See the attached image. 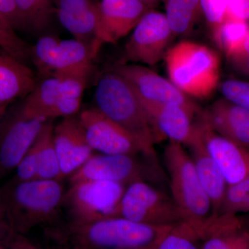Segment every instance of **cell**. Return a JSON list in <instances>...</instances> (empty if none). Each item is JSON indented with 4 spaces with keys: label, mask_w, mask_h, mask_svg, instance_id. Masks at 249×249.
<instances>
[{
    "label": "cell",
    "mask_w": 249,
    "mask_h": 249,
    "mask_svg": "<svg viewBox=\"0 0 249 249\" xmlns=\"http://www.w3.org/2000/svg\"><path fill=\"white\" fill-rule=\"evenodd\" d=\"M65 190L62 181L11 179L0 186V208L16 235L36 227L59 224Z\"/></svg>",
    "instance_id": "1"
},
{
    "label": "cell",
    "mask_w": 249,
    "mask_h": 249,
    "mask_svg": "<svg viewBox=\"0 0 249 249\" xmlns=\"http://www.w3.org/2000/svg\"><path fill=\"white\" fill-rule=\"evenodd\" d=\"M174 225H152L122 217L58 227V238L70 249H143L151 247Z\"/></svg>",
    "instance_id": "2"
},
{
    "label": "cell",
    "mask_w": 249,
    "mask_h": 249,
    "mask_svg": "<svg viewBox=\"0 0 249 249\" xmlns=\"http://www.w3.org/2000/svg\"><path fill=\"white\" fill-rule=\"evenodd\" d=\"M172 198L182 214L183 222L205 240L214 217L212 204L198 178L194 163L180 142L170 141L164 150Z\"/></svg>",
    "instance_id": "3"
},
{
    "label": "cell",
    "mask_w": 249,
    "mask_h": 249,
    "mask_svg": "<svg viewBox=\"0 0 249 249\" xmlns=\"http://www.w3.org/2000/svg\"><path fill=\"white\" fill-rule=\"evenodd\" d=\"M95 101L101 112L135 139L145 157L155 160L151 124L137 93L122 76L112 71L103 74L96 85Z\"/></svg>",
    "instance_id": "4"
},
{
    "label": "cell",
    "mask_w": 249,
    "mask_h": 249,
    "mask_svg": "<svg viewBox=\"0 0 249 249\" xmlns=\"http://www.w3.org/2000/svg\"><path fill=\"white\" fill-rule=\"evenodd\" d=\"M170 81L187 96L206 99L217 88L220 61L207 46L181 41L164 56Z\"/></svg>",
    "instance_id": "5"
},
{
    "label": "cell",
    "mask_w": 249,
    "mask_h": 249,
    "mask_svg": "<svg viewBox=\"0 0 249 249\" xmlns=\"http://www.w3.org/2000/svg\"><path fill=\"white\" fill-rule=\"evenodd\" d=\"M95 58L91 47L76 40L44 36L32 47L31 60L44 78L49 77L88 80Z\"/></svg>",
    "instance_id": "6"
},
{
    "label": "cell",
    "mask_w": 249,
    "mask_h": 249,
    "mask_svg": "<svg viewBox=\"0 0 249 249\" xmlns=\"http://www.w3.org/2000/svg\"><path fill=\"white\" fill-rule=\"evenodd\" d=\"M126 186L110 181H81L70 184L62 209L69 223L85 224L117 217Z\"/></svg>",
    "instance_id": "7"
},
{
    "label": "cell",
    "mask_w": 249,
    "mask_h": 249,
    "mask_svg": "<svg viewBox=\"0 0 249 249\" xmlns=\"http://www.w3.org/2000/svg\"><path fill=\"white\" fill-rule=\"evenodd\" d=\"M88 80L49 77L37 83L19 107L28 116L53 120L76 115Z\"/></svg>",
    "instance_id": "8"
},
{
    "label": "cell",
    "mask_w": 249,
    "mask_h": 249,
    "mask_svg": "<svg viewBox=\"0 0 249 249\" xmlns=\"http://www.w3.org/2000/svg\"><path fill=\"white\" fill-rule=\"evenodd\" d=\"M117 217L152 225H174L183 222L173 198L142 180L126 186Z\"/></svg>",
    "instance_id": "9"
},
{
    "label": "cell",
    "mask_w": 249,
    "mask_h": 249,
    "mask_svg": "<svg viewBox=\"0 0 249 249\" xmlns=\"http://www.w3.org/2000/svg\"><path fill=\"white\" fill-rule=\"evenodd\" d=\"M47 121L27 115L19 106L8 111L0 123V181L15 171Z\"/></svg>",
    "instance_id": "10"
},
{
    "label": "cell",
    "mask_w": 249,
    "mask_h": 249,
    "mask_svg": "<svg viewBox=\"0 0 249 249\" xmlns=\"http://www.w3.org/2000/svg\"><path fill=\"white\" fill-rule=\"evenodd\" d=\"M173 35L165 15L150 9L132 31L124 46V58L155 65L164 58Z\"/></svg>",
    "instance_id": "11"
},
{
    "label": "cell",
    "mask_w": 249,
    "mask_h": 249,
    "mask_svg": "<svg viewBox=\"0 0 249 249\" xmlns=\"http://www.w3.org/2000/svg\"><path fill=\"white\" fill-rule=\"evenodd\" d=\"M111 71L122 76L130 85L141 101L175 103L184 107L192 116L202 111L171 81L147 67L138 65H119Z\"/></svg>",
    "instance_id": "12"
},
{
    "label": "cell",
    "mask_w": 249,
    "mask_h": 249,
    "mask_svg": "<svg viewBox=\"0 0 249 249\" xmlns=\"http://www.w3.org/2000/svg\"><path fill=\"white\" fill-rule=\"evenodd\" d=\"M78 116L93 151L106 155H143L135 139L97 107L84 109Z\"/></svg>",
    "instance_id": "13"
},
{
    "label": "cell",
    "mask_w": 249,
    "mask_h": 249,
    "mask_svg": "<svg viewBox=\"0 0 249 249\" xmlns=\"http://www.w3.org/2000/svg\"><path fill=\"white\" fill-rule=\"evenodd\" d=\"M145 165L128 155H93L76 172L69 177L70 184L81 181H110L124 186L144 181L147 176Z\"/></svg>",
    "instance_id": "14"
},
{
    "label": "cell",
    "mask_w": 249,
    "mask_h": 249,
    "mask_svg": "<svg viewBox=\"0 0 249 249\" xmlns=\"http://www.w3.org/2000/svg\"><path fill=\"white\" fill-rule=\"evenodd\" d=\"M150 8L141 0H101L94 51L103 44H114L133 31Z\"/></svg>",
    "instance_id": "15"
},
{
    "label": "cell",
    "mask_w": 249,
    "mask_h": 249,
    "mask_svg": "<svg viewBox=\"0 0 249 249\" xmlns=\"http://www.w3.org/2000/svg\"><path fill=\"white\" fill-rule=\"evenodd\" d=\"M196 124L205 145L221 170L228 186L249 178V147L224 138L214 130L205 119L204 111Z\"/></svg>",
    "instance_id": "16"
},
{
    "label": "cell",
    "mask_w": 249,
    "mask_h": 249,
    "mask_svg": "<svg viewBox=\"0 0 249 249\" xmlns=\"http://www.w3.org/2000/svg\"><path fill=\"white\" fill-rule=\"evenodd\" d=\"M53 142L63 178L70 177L93 155L78 115L54 125Z\"/></svg>",
    "instance_id": "17"
},
{
    "label": "cell",
    "mask_w": 249,
    "mask_h": 249,
    "mask_svg": "<svg viewBox=\"0 0 249 249\" xmlns=\"http://www.w3.org/2000/svg\"><path fill=\"white\" fill-rule=\"evenodd\" d=\"M59 22L75 40L91 47L94 45L99 22V1L97 0H53Z\"/></svg>",
    "instance_id": "18"
},
{
    "label": "cell",
    "mask_w": 249,
    "mask_h": 249,
    "mask_svg": "<svg viewBox=\"0 0 249 249\" xmlns=\"http://www.w3.org/2000/svg\"><path fill=\"white\" fill-rule=\"evenodd\" d=\"M141 103L151 124L155 141L168 138L182 145L189 142L194 131V117L184 107L175 103Z\"/></svg>",
    "instance_id": "19"
},
{
    "label": "cell",
    "mask_w": 249,
    "mask_h": 249,
    "mask_svg": "<svg viewBox=\"0 0 249 249\" xmlns=\"http://www.w3.org/2000/svg\"><path fill=\"white\" fill-rule=\"evenodd\" d=\"M186 145L191 149V157L198 178L211 201L213 216L215 217L219 214L228 183L205 145L196 122L194 123V131L191 141Z\"/></svg>",
    "instance_id": "20"
},
{
    "label": "cell",
    "mask_w": 249,
    "mask_h": 249,
    "mask_svg": "<svg viewBox=\"0 0 249 249\" xmlns=\"http://www.w3.org/2000/svg\"><path fill=\"white\" fill-rule=\"evenodd\" d=\"M35 74L27 64L0 49V123L9 106L24 98L37 84Z\"/></svg>",
    "instance_id": "21"
},
{
    "label": "cell",
    "mask_w": 249,
    "mask_h": 249,
    "mask_svg": "<svg viewBox=\"0 0 249 249\" xmlns=\"http://www.w3.org/2000/svg\"><path fill=\"white\" fill-rule=\"evenodd\" d=\"M205 119L219 135L249 147V110L223 98L204 111Z\"/></svg>",
    "instance_id": "22"
},
{
    "label": "cell",
    "mask_w": 249,
    "mask_h": 249,
    "mask_svg": "<svg viewBox=\"0 0 249 249\" xmlns=\"http://www.w3.org/2000/svg\"><path fill=\"white\" fill-rule=\"evenodd\" d=\"M53 128V120L47 121L34 143L37 163V179L62 181L64 178L54 145Z\"/></svg>",
    "instance_id": "23"
},
{
    "label": "cell",
    "mask_w": 249,
    "mask_h": 249,
    "mask_svg": "<svg viewBox=\"0 0 249 249\" xmlns=\"http://www.w3.org/2000/svg\"><path fill=\"white\" fill-rule=\"evenodd\" d=\"M24 31L42 32L55 14L53 0H15Z\"/></svg>",
    "instance_id": "24"
},
{
    "label": "cell",
    "mask_w": 249,
    "mask_h": 249,
    "mask_svg": "<svg viewBox=\"0 0 249 249\" xmlns=\"http://www.w3.org/2000/svg\"><path fill=\"white\" fill-rule=\"evenodd\" d=\"M212 30L216 44L228 58L245 42L249 34V23L224 18Z\"/></svg>",
    "instance_id": "25"
},
{
    "label": "cell",
    "mask_w": 249,
    "mask_h": 249,
    "mask_svg": "<svg viewBox=\"0 0 249 249\" xmlns=\"http://www.w3.org/2000/svg\"><path fill=\"white\" fill-rule=\"evenodd\" d=\"M163 1L165 17L173 34H188L202 15L193 9L185 0Z\"/></svg>",
    "instance_id": "26"
},
{
    "label": "cell",
    "mask_w": 249,
    "mask_h": 249,
    "mask_svg": "<svg viewBox=\"0 0 249 249\" xmlns=\"http://www.w3.org/2000/svg\"><path fill=\"white\" fill-rule=\"evenodd\" d=\"M197 240L196 232L183 222L175 224L155 245L143 249H199L196 244Z\"/></svg>",
    "instance_id": "27"
},
{
    "label": "cell",
    "mask_w": 249,
    "mask_h": 249,
    "mask_svg": "<svg viewBox=\"0 0 249 249\" xmlns=\"http://www.w3.org/2000/svg\"><path fill=\"white\" fill-rule=\"evenodd\" d=\"M249 212V178L228 186L219 214H237Z\"/></svg>",
    "instance_id": "28"
},
{
    "label": "cell",
    "mask_w": 249,
    "mask_h": 249,
    "mask_svg": "<svg viewBox=\"0 0 249 249\" xmlns=\"http://www.w3.org/2000/svg\"><path fill=\"white\" fill-rule=\"evenodd\" d=\"M242 230L240 219L232 216L217 232L205 239L201 249H230L235 236Z\"/></svg>",
    "instance_id": "29"
},
{
    "label": "cell",
    "mask_w": 249,
    "mask_h": 249,
    "mask_svg": "<svg viewBox=\"0 0 249 249\" xmlns=\"http://www.w3.org/2000/svg\"><path fill=\"white\" fill-rule=\"evenodd\" d=\"M0 49L24 63L31 60L32 46L28 45L25 41L23 40L16 34V31L4 27L1 24Z\"/></svg>",
    "instance_id": "30"
},
{
    "label": "cell",
    "mask_w": 249,
    "mask_h": 249,
    "mask_svg": "<svg viewBox=\"0 0 249 249\" xmlns=\"http://www.w3.org/2000/svg\"><path fill=\"white\" fill-rule=\"evenodd\" d=\"M224 98L249 110V83L239 80H228L220 85Z\"/></svg>",
    "instance_id": "31"
},
{
    "label": "cell",
    "mask_w": 249,
    "mask_h": 249,
    "mask_svg": "<svg viewBox=\"0 0 249 249\" xmlns=\"http://www.w3.org/2000/svg\"><path fill=\"white\" fill-rule=\"evenodd\" d=\"M202 14L211 29L222 22L229 0H200Z\"/></svg>",
    "instance_id": "32"
},
{
    "label": "cell",
    "mask_w": 249,
    "mask_h": 249,
    "mask_svg": "<svg viewBox=\"0 0 249 249\" xmlns=\"http://www.w3.org/2000/svg\"><path fill=\"white\" fill-rule=\"evenodd\" d=\"M0 24L15 31H24L15 0H0Z\"/></svg>",
    "instance_id": "33"
},
{
    "label": "cell",
    "mask_w": 249,
    "mask_h": 249,
    "mask_svg": "<svg viewBox=\"0 0 249 249\" xmlns=\"http://www.w3.org/2000/svg\"><path fill=\"white\" fill-rule=\"evenodd\" d=\"M227 58L237 71L249 77V34L240 48Z\"/></svg>",
    "instance_id": "34"
},
{
    "label": "cell",
    "mask_w": 249,
    "mask_h": 249,
    "mask_svg": "<svg viewBox=\"0 0 249 249\" xmlns=\"http://www.w3.org/2000/svg\"><path fill=\"white\" fill-rule=\"evenodd\" d=\"M225 18L249 21V0H229Z\"/></svg>",
    "instance_id": "35"
},
{
    "label": "cell",
    "mask_w": 249,
    "mask_h": 249,
    "mask_svg": "<svg viewBox=\"0 0 249 249\" xmlns=\"http://www.w3.org/2000/svg\"><path fill=\"white\" fill-rule=\"evenodd\" d=\"M15 235L16 234L10 227L4 213L0 208V246L6 245L8 247Z\"/></svg>",
    "instance_id": "36"
},
{
    "label": "cell",
    "mask_w": 249,
    "mask_h": 249,
    "mask_svg": "<svg viewBox=\"0 0 249 249\" xmlns=\"http://www.w3.org/2000/svg\"><path fill=\"white\" fill-rule=\"evenodd\" d=\"M9 248L15 249H51L42 248L27 240L24 236L15 235L8 245Z\"/></svg>",
    "instance_id": "37"
},
{
    "label": "cell",
    "mask_w": 249,
    "mask_h": 249,
    "mask_svg": "<svg viewBox=\"0 0 249 249\" xmlns=\"http://www.w3.org/2000/svg\"><path fill=\"white\" fill-rule=\"evenodd\" d=\"M230 249H249V232L241 231L235 236Z\"/></svg>",
    "instance_id": "38"
},
{
    "label": "cell",
    "mask_w": 249,
    "mask_h": 249,
    "mask_svg": "<svg viewBox=\"0 0 249 249\" xmlns=\"http://www.w3.org/2000/svg\"><path fill=\"white\" fill-rule=\"evenodd\" d=\"M141 1L148 6L149 8L152 9V6H155L156 3L159 2V1H161V0H141Z\"/></svg>",
    "instance_id": "39"
},
{
    "label": "cell",
    "mask_w": 249,
    "mask_h": 249,
    "mask_svg": "<svg viewBox=\"0 0 249 249\" xmlns=\"http://www.w3.org/2000/svg\"><path fill=\"white\" fill-rule=\"evenodd\" d=\"M10 249H12V248H9Z\"/></svg>",
    "instance_id": "40"
}]
</instances>
